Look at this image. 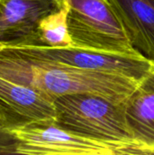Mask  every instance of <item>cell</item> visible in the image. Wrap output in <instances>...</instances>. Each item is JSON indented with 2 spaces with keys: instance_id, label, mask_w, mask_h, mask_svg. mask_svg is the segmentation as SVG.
I'll list each match as a JSON object with an SVG mask.
<instances>
[{
  "instance_id": "1",
  "label": "cell",
  "mask_w": 154,
  "mask_h": 155,
  "mask_svg": "<svg viewBox=\"0 0 154 155\" xmlns=\"http://www.w3.org/2000/svg\"><path fill=\"white\" fill-rule=\"evenodd\" d=\"M0 77L34 88L51 99L76 94L124 102L138 81L116 74L86 70L42 56L33 45H5L0 50Z\"/></svg>"
},
{
  "instance_id": "2",
  "label": "cell",
  "mask_w": 154,
  "mask_h": 155,
  "mask_svg": "<svg viewBox=\"0 0 154 155\" xmlns=\"http://www.w3.org/2000/svg\"><path fill=\"white\" fill-rule=\"evenodd\" d=\"M55 123L83 136L107 143H122L143 150L134 143L127 126L123 103L100 95L76 94L54 100Z\"/></svg>"
},
{
  "instance_id": "3",
  "label": "cell",
  "mask_w": 154,
  "mask_h": 155,
  "mask_svg": "<svg viewBox=\"0 0 154 155\" xmlns=\"http://www.w3.org/2000/svg\"><path fill=\"white\" fill-rule=\"evenodd\" d=\"M74 46L126 53L137 50L108 0H64Z\"/></svg>"
},
{
  "instance_id": "4",
  "label": "cell",
  "mask_w": 154,
  "mask_h": 155,
  "mask_svg": "<svg viewBox=\"0 0 154 155\" xmlns=\"http://www.w3.org/2000/svg\"><path fill=\"white\" fill-rule=\"evenodd\" d=\"M17 141L16 154L126 155L143 154L131 145L107 143L69 131L55 121L36 123L10 132Z\"/></svg>"
},
{
  "instance_id": "5",
  "label": "cell",
  "mask_w": 154,
  "mask_h": 155,
  "mask_svg": "<svg viewBox=\"0 0 154 155\" xmlns=\"http://www.w3.org/2000/svg\"><path fill=\"white\" fill-rule=\"evenodd\" d=\"M54 100L29 86L0 77V126L11 132L55 121Z\"/></svg>"
},
{
  "instance_id": "6",
  "label": "cell",
  "mask_w": 154,
  "mask_h": 155,
  "mask_svg": "<svg viewBox=\"0 0 154 155\" xmlns=\"http://www.w3.org/2000/svg\"><path fill=\"white\" fill-rule=\"evenodd\" d=\"M64 5V0H0V43L33 45L40 21Z\"/></svg>"
},
{
  "instance_id": "7",
  "label": "cell",
  "mask_w": 154,
  "mask_h": 155,
  "mask_svg": "<svg viewBox=\"0 0 154 155\" xmlns=\"http://www.w3.org/2000/svg\"><path fill=\"white\" fill-rule=\"evenodd\" d=\"M130 134L145 154H154V67L123 102Z\"/></svg>"
},
{
  "instance_id": "8",
  "label": "cell",
  "mask_w": 154,
  "mask_h": 155,
  "mask_svg": "<svg viewBox=\"0 0 154 155\" xmlns=\"http://www.w3.org/2000/svg\"><path fill=\"white\" fill-rule=\"evenodd\" d=\"M134 48L154 62V0H108Z\"/></svg>"
},
{
  "instance_id": "9",
  "label": "cell",
  "mask_w": 154,
  "mask_h": 155,
  "mask_svg": "<svg viewBox=\"0 0 154 155\" xmlns=\"http://www.w3.org/2000/svg\"><path fill=\"white\" fill-rule=\"evenodd\" d=\"M68 8L64 5L44 16L39 23L34 43L33 45H43L51 47L74 46L68 28Z\"/></svg>"
},
{
  "instance_id": "10",
  "label": "cell",
  "mask_w": 154,
  "mask_h": 155,
  "mask_svg": "<svg viewBox=\"0 0 154 155\" xmlns=\"http://www.w3.org/2000/svg\"><path fill=\"white\" fill-rule=\"evenodd\" d=\"M17 141L8 131L0 126V154L15 153Z\"/></svg>"
},
{
  "instance_id": "11",
  "label": "cell",
  "mask_w": 154,
  "mask_h": 155,
  "mask_svg": "<svg viewBox=\"0 0 154 155\" xmlns=\"http://www.w3.org/2000/svg\"><path fill=\"white\" fill-rule=\"evenodd\" d=\"M5 46V45H3V44H1V43H0V50H2Z\"/></svg>"
}]
</instances>
